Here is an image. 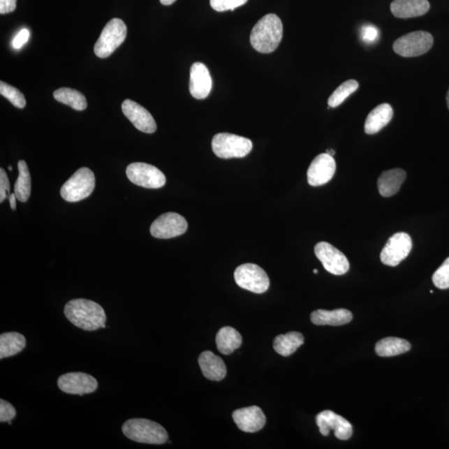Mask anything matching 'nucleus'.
Wrapping results in <instances>:
<instances>
[{
    "mask_svg": "<svg viewBox=\"0 0 449 449\" xmlns=\"http://www.w3.org/2000/svg\"><path fill=\"white\" fill-rule=\"evenodd\" d=\"M10 191V181L6 171L0 169V203H3L7 198V193Z\"/></svg>",
    "mask_w": 449,
    "mask_h": 449,
    "instance_id": "nucleus-36",
    "label": "nucleus"
},
{
    "mask_svg": "<svg viewBox=\"0 0 449 449\" xmlns=\"http://www.w3.org/2000/svg\"><path fill=\"white\" fill-rule=\"evenodd\" d=\"M248 0H210L213 10L218 12L234 10L240 6H244Z\"/></svg>",
    "mask_w": 449,
    "mask_h": 449,
    "instance_id": "nucleus-33",
    "label": "nucleus"
},
{
    "mask_svg": "<svg viewBox=\"0 0 449 449\" xmlns=\"http://www.w3.org/2000/svg\"><path fill=\"white\" fill-rule=\"evenodd\" d=\"M126 32L128 29L123 20L116 18L109 21L96 42L95 54L98 58H108L124 42Z\"/></svg>",
    "mask_w": 449,
    "mask_h": 449,
    "instance_id": "nucleus-6",
    "label": "nucleus"
},
{
    "mask_svg": "<svg viewBox=\"0 0 449 449\" xmlns=\"http://www.w3.org/2000/svg\"><path fill=\"white\" fill-rule=\"evenodd\" d=\"M233 418L238 428L246 433H256L263 429L267 422L263 411L257 406L237 409Z\"/></svg>",
    "mask_w": 449,
    "mask_h": 449,
    "instance_id": "nucleus-18",
    "label": "nucleus"
},
{
    "mask_svg": "<svg viewBox=\"0 0 449 449\" xmlns=\"http://www.w3.org/2000/svg\"><path fill=\"white\" fill-rule=\"evenodd\" d=\"M325 154H329V155H330V156H334V154H335V152H334V150H332V149H331V150H327V151H326V152H325Z\"/></svg>",
    "mask_w": 449,
    "mask_h": 449,
    "instance_id": "nucleus-41",
    "label": "nucleus"
},
{
    "mask_svg": "<svg viewBox=\"0 0 449 449\" xmlns=\"http://www.w3.org/2000/svg\"><path fill=\"white\" fill-rule=\"evenodd\" d=\"M187 226L184 217L175 212H168L156 218L151 226L150 233L155 238L170 239L184 234Z\"/></svg>",
    "mask_w": 449,
    "mask_h": 449,
    "instance_id": "nucleus-11",
    "label": "nucleus"
},
{
    "mask_svg": "<svg viewBox=\"0 0 449 449\" xmlns=\"http://www.w3.org/2000/svg\"><path fill=\"white\" fill-rule=\"evenodd\" d=\"M433 282L439 289L446 290L449 288V257L442 264L433 276Z\"/></svg>",
    "mask_w": 449,
    "mask_h": 449,
    "instance_id": "nucleus-32",
    "label": "nucleus"
},
{
    "mask_svg": "<svg viewBox=\"0 0 449 449\" xmlns=\"http://www.w3.org/2000/svg\"><path fill=\"white\" fill-rule=\"evenodd\" d=\"M411 348V344L404 339L388 337L376 344V352L381 357H392L402 355Z\"/></svg>",
    "mask_w": 449,
    "mask_h": 449,
    "instance_id": "nucleus-27",
    "label": "nucleus"
},
{
    "mask_svg": "<svg viewBox=\"0 0 449 449\" xmlns=\"http://www.w3.org/2000/svg\"><path fill=\"white\" fill-rule=\"evenodd\" d=\"M433 45L434 38L431 34L415 31L397 39L393 49L397 54L404 58H412L428 53Z\"/></svg>",
    "mask_w": 449,
    "mask_h": 449,
    "instance_id": "nucleus-8",
    "label": "nucleus"
},
{
    "mask_svg": "<svg viewBox=\"0 0 449 449\" xmlns=\"http://www.w3.org/2000/svg\"><path fill=\"white\" fill-rule=\"evenodd\" d=\"M361 36L366 43H374L378 37V30L374 25H365L361 30Z\"/></svg>",
    "mask_w": 449,
    "mask_h": 449,
    "instance_id": "nucleus-35",
    "label": "nucleus"
},
{
    "mask_svg": "<svg viewBox=\"0 0 449 449\" xmlns=\"http://www.w3.org/2000/svg\"><path fill=\"white\" fill-rule=\"evenodd\" d=\"M412 247V239L408 234L399 233L392 235L381 251L382 263L389 267H396L406 258Z\"/></svg>",
    "mask_w": 449,
    "mask_h": 449,
    "instance_id": "nucleus-10",
    "label": "nucleus"
},
{
    "mask_svg": "<svg viewBox=\"0 0 449 449\" xmlns=\"http://www.w3.org/2000/svg\"><path fill=\"white\" fill-rule=\"evenodd\" d=\"M335 170H337V163L334 156L327 154L318 155L308 169L309 184L312 186L326 184L332 179Z\"/></svg>",
    "mask_w": 449,
    "mask_h": 449,
    "instance_id": "nucleus-15",
    "label": "nucleus"
},
{
    "mask_svg": "<svg viewBox=\"0 0 449 449\" xmlns=\"http://www.w3.org/2000/svg\"><path fill=\"white\" fill-rule=\"evenodd\" d=\"M304 342L302 334L292 331L285 334L278 335L273 342L274 350L282 356H290L298 350Z\"/></svg>",
    "mask_w": 449,
    "mask_h": 449,
    "instance_id": "nucleus-25",
    "label": "nucleus"
},
{
    "mask_svg": "<svg viewBox=\"0 0 449 449\" xmlns=\"http://www.w3.org/2000/svg\"><path fill=\"white\" fill-rule=\"evenodd\" d=\"M94 189V173L88 168H82L64 183L60 194L67 202L77 203L89 198Z\"/></svg>",
    "mask_w": 449,
    "mask_h": 449,
    "instance_id": "nucleus-5",
    "label": "nucleus"
},
{
    "mask_svg": "<svg viewBox=\"0 0 449 449\" xmlns=\"http://www.w3.org/2000/svg\"><path fill=\"white\" fill-rule=\"evenodd\" d=\"M212 151L218 158L242 159L250 154L252 142L246 138L232 133H218L212 142Z\"/></svg>",
    "mask_w": 449,
    "mask_h": 449,
    "instance_id": "nucleus-4",
    "label": "nucleus"
},
{
    "mask_svg": "<svg viewBox=\"0 0 449 449\" xmlns=\"http://www.w3.org/2000/svg\"><path fill=\"white\" fill-rule=\"evenodd\" d=\"M16 411L14 406L7 401L0 400V422H10L16 416Z\"/></svg>",
    "mask_w": 449,
    "mask_h": 449,
    "instance_id": "nucleus-34",
    "label": "nucleus"
},
{
    "mask_svg": "<svg viewBox=\"0 0 449 449\" xmlns=\"http://www.w3.org/2000/svg\"><path fill=\"white\" fill-rule=\"evenodd\" d=\"M122 110L135 128L145 133H154L156 130V124L151 113L140 104L126 99L122 104Z\"/></svg>",
    "mask_w": 449,
    "mask_h": 449,
    "instance_id": "nucleus-16",
    "label": "nucleus"
},
{
    "mask_svg": "<svg viewBox=\"0 0 449 449\" xmlns=\"http://www.w3.org/2000/svg\"><path fill=\"white\" fill-rule=\"evenodd\" d=\"M216 343L217 350L221 354L228 355L242 346V337L237 330L226 326L218 331Z\"/></svg>",
    "mask_w": 449,
    "mask_h": 449,
    "instance_id": "nucleus-24",
    "label": "nucleus"
},
{
    "mask_svg": "<svg viewBox=\"0 0 449 449\" xmlns=\"http://www.w3.org/2000/svg\"><path fill=\"white\" fill-rule=\"evenodd\" d=\"M30 33L27 29L20 30V32L17 34L14 41L12 42L13 47L15 50H20L23 47L26 43L29 41Z\"/></svg>",
    "mask_w": 449,
    "mask_h": 449,
    "instance_id": "nucleus-37",
    "label": "nucleus"
},
{
    "mask_svg": "<svg viewBox=\"0 0 449 449\" xmlns=\"http://www.w3.org/2000/svg\"><path fill=\"white\" fill-rule=\"evenodd\" d=\"M352 319V313L346 309H337L334 311L317 309L313 311L311 316L312 323L316 325H343L350 323Z\"/></svg>",
    "mask_w": 449,
    "mask_h": 449,
    "instance_id": "nucleus-23",
    "label": "nucleus"
},
{
    "mask_svg": "<svg viewBox=\"0 0 449 449\" xmlns=\"http://www.w3.org/2000/svg\"><path fill=\"white\" fill-rule=\"evenodd\" d=\"M283 24L276 15L270 14L261 18L253 28L250 41L256 51L263 54L272 53L281 42Z\"/></svg>",
    "mask_w": 449,
    "mask_h": 449,
    "instance_id": "nucleus-2",
    "label": "nucleus"
},
{
    "mask_svg": "<svg viewBox=\"0 0 449 449\" xmlns=\"http://www.w3.org/2000/svg\"><path fill=\"white\" fill-rule=\"evenodd\" d=\"M359 82L354 80L344 82L341 86H339L334 93L330 95L328 100L330 108H337L346 101L352 94L359 89Z\"/></svg>",
    "mask_w": 449,
    "mask_h": 449,
    "instance_id": "nucleus-30",
    "label": "nucleus"
},
{
    "mask_svg": "<svg viewBox=\"0 0 449 449\" xmlns=\"http://www.w3.org/2000/svg\"><path fill=\"white\" fill-rule=\"evenodd\" d=\"M0 94L7 98L16 108H24L26 106L24 94L18 89L3 81L0 82Z\"/></svg>",
    "mask_w": 449,
    "mask_h": 449,
    "instance_id": "nucleus-31",
    "label": "nucleus"
},
{
    "mask_svg": "<svg viewBox=\"0 0 449 449\" xmlns=\"http://www.w3.org/2000/svg\"><path fill=\"white\" fill-rule=\"evenodd\" d=\"M57 101L65 104L77 111H84L88 107L85 96L77 90L68 88L57 89L54 93Z\"/></svg>",
    "mask_w": 449,
    "mask_h": 449,
    "instance_id": "nucleus-28",
    "label": "nucleus"
},
{
    "mask_svg": "<svg viewBox=\"0 0 449 449\" xmlns=\"http://www.w3.org/2000/svg\"><path fill=\"white\" fill-rule=\"evenodd\" d=\"M26 346V339L17 332H7L0 335V359L19 354Z\"/></svg>",
    "mask_w": 449,
    "mask_h": 449,
    "instance_id": "nucleus-26",
    "label": "nucleus"
},
{
    "mask_svg": "<svg viewBox=\"0 0 449 449\" xmlns=\"http://www.w3.org/2000/svg\"><path fill=\"white\" fill-rule=\"evenodd\" d=\"M235 281L237 284L253 293L263 294L269 289L270 279L267 274L259 265L247 263L240 265L235 270Z\"/></svg>",
    "mask_w": 449,
    "mask_h": 449,
    "instance_id": "nucleus-7",
    "label": "nucleus"
},
{
    "mask_svg": "<svg viewBox=\"0 0 449 449\" xmlns=\"http://www.w3.org/2000/svg\"><path fill=\"white\" fill-rule=\"evenodd\" d=\"M446 99H447V105H448V108H449V89H448V94H447Z\"/></svg>",
    "mask_w": 449,
    "mask_h": 449,
    "instance_id": "nucleus-42",
    "label": "nucleus"
},
{
    "mask_svg": "<svg viewBox=\"0 0 449 449\" xmlns=\"http://www.w3.org/2000/svg\"><path fill=\"white\" fill-rule=\"evenodd\" d=\"M16 6L17 0H0V14H10L15 10Z\"/></svg>",
    "mask_w": 449,
    "mask_h": 449,
    "instance_id": "nucleus-38",
    "label": "nucleus"
},
{
    "mask_svg": "<svg viewBox=\"0 0 449 449\" xmlns=\"http://www.w3.org/2000/svg\"><path fill=\"white\" fill-rule=\"evenodd\" d=\"M64 315L73 325L86 331H94L106 327L105 311L99 304L93 300H71L64 307Z\"/></svg>",
    "mask_w": 449,
    "mask_h": 449,
    "instance_id": "nucleus-1",
    "label": "nucleus"
},
{
    "mask_svg": "<svg viewBox=\"0 0 449 449\" xmlns=\"http://www.w3.org/2000/svg\"><path fill=\"white\" fill-rule=\"evenodd\" d=\"M18 168L19 177L15 185V194L17 200L21 203H26L31 195V177L27 163L24 160L20 161Z\"/></svg>",
    "mask_w": 449,
    "mask_h": 449,
    "instance_id": "nucleus-29",
    "label": "nucleus"
},
{
    "mask_svg": "<svg viewBox=\"0 0 449 449\" xmlns=\"http://www.w3.org/2000/svg\"><path fill=\"white\" fill-rule=\"evenodd\" d=\"M8 170H10V171H12L13 168H12V167H10H10H8Z\"/></svg>",
    "mask_w": 449,
    "mask_h": 449,
    "instance_id": "nucleus-44",
    "label": "nucleus"
},
{
    "mask_svg": "<svg viewBox=\"0 0 449 449\" xmlns=\"http://www.w3.org/2000/svg\"><path fill=\"white\" fill-rule=\"evenodd\" d=\"M122 430L126 438L134 442L148 444H163L168 434L162 425L146 418H132L126 421Z\"/></svg>",
    "mask_w": 449,
    "mask_h": 449,
    "instance_id": "nucleus-3",
    "label": "nucleus"
},
{
    "mask_svg": "<svg viewBox=\"0 0 449 449\" xmlns=\"http://www.w3.org/2000/svg\"><path fill=\"white\" fill-rule=\"evenodd\" d=\"M315 253L327 272L335 276H342L350 269L347 257L328 242L318 243Z\"/></svg>",
    "mask_w": 449,
    "mask_h": 449,
    "instance_id": "nucleus-12",
    "label": "nucleus"
},
{
    "mask_svg": "<svg viewBox=\"0 0 449 449\" xmlns=\"http://www.w3.org/2000/svg\"><path fill=\"white\" fill-rule=\"evenodd\" d=\"M58 386L64 393L84 395L94 393L97 390V379L90 374L82 372H72L64 374L58 379Z\"/></svg>",
    "mask_w": 449,
    "mask_h": 449,
    "instance_id": "nucleus-13",
    "label": "nucleus"
},
{
    "mask_svg": "<svg viewBox=\"0 0 449 449\" xmlns=\"http://www.w3.org/2000/svg\"><path fill=\"white\" fill-rule=\"evenodd\" d=\"M212 80L210 72L203 63H195L191 68L189 89L191 96L196 99H205L210 94Z\"/></svg>",
    "mask_w": 449,
    "mask_h": 449,
    "instance_id": "nucleus-17",
    "label": "nucleus"
},
{
    "mask_svg": "<svg viewBox=\"0 0 449 449\" xmlns=\"http://www.w3.org/2000/svg\"><path fill=\"white\" fill-rule=\"evenodd\" d=\"M177 0H160V2L163 4V6H171L174 2H176Z\"/></svg>",
    "mask_w": 449,
    "mask_h": 449,
    "instance_id": "nucleus-40",
    "label": "nucleus"
},
{
    "mask_svg": "<svg viewBox=\"0 0 449 449\" xmlns=\"http://www.w3.org/2000/svg\"><path fill=\"white\" fill-rule=\"evenodd\" d=\"M406 179L404 170L395 168L383 172L378 179V189L383 198H390L395 195Z\"/></svg>",
    "mask_w": 449,
    "mask_h": 449,
    "instance_id": "nucleus-21",
    "label": "nucleus"
},
{
    "mask_svg": "<svg viewBox=\"0 0 449 449\" xmlns=\"http://www.w3.org/2000/svg\"><path fill=\"white\" fill-rule=\"evenodd\" d=\"M8 200H10V207H11L12 210L15 211V209H16V207H17L16 206L17 198H16V196H15V193H11L10 195V198H8Z\"/></svg>",
    "mask_w": 449,
    "mask_h": 449,
    "instance_id": "nucleus-39",
    "label": "nucleus"
},
{
    "mask_svg": "<svg viewBox=\"0 0 449 449\" xmlns=\"http://www.w3.org/2000/svg\"><path fill=\"white\" fill-rule=\"evenodd\" d=\"M393 115V108L389 103L381 104L369 112L365 120V132L369 135L378 133L390 123Z\"/></svg>",
    "mask_w": 449,
    "mask_h": 449,
    "instance_id": "nucleus-22",
    "label": "nucleus"
},
{
    "mask_svg": "<svg viewBox=\"0 0 449 449\" xmlns=\"http://www.w3.org/2000/svg\"><path fill=\"white\" fill-rule=\"evenodd\" d=\"M316 424L321 434L328 436L330 430H334V436L338 439L348 440L353 434V428L350 422L341 415L330 411L321 412L316 416Z\"/></svg>",
    "mask_w": 449,
    "mask_h": 449,
    "instance_id": "nucleus-14",
    "label": "nucleus"
},
{
    "mask_svg": "<svg viewBox=\"0 0 449 449\" xmlns=\"http://www.w3.org/2000/svg\"><path fill=\"white\" fill-rule=\"evenodd\" d=\"M314 273L318 274V270L316 269L314 270Z\"/></svg>",
    "mask_w": 449,
    "mask_h": 449,
    "instance_id": "nucleus-43",
    "label": "nucleus"
},
{
    "mask_svg": "<svg viewBox=\"0 0 449 449\" xmlns=\"http://www.w3.org/2000/svg\"><path fill=\"white\" fill-rule=\"evenodd\" d=\"M428 0H395L392 2L391 12L396 18L411 19L426 14L429 10Z\"/></svg>",
    "mask_w": 449,
    "mask_h": 449,
    "instance_id": "nucleus-19",
    "label": "nucleus"
},
{
    "mask_svg": "<svg viewBox=\"0 0 449 449\" xmlns=\"http://www.w3.org/2000/svg\"><path fill=\"white\" fill-rule=\"evenodd\" d=\"M198 363L203 376L212 381H221L226 376L224 361L211 351H204L200 354Z\"/></svg>",
    "mask_w": 449,
    "mask_h": 449,
    "instance_id": "nucleus-20",
    "label": "nucleus"
},
{
    "mask_svg": "<svg viewBox=\"0 0 449 449\" xmlns=\"http://www.w3.org/2000/svg\"><path fill=\"white\" fill-rule=\"evenodd\" d=\"M126 176L133 184L149 189H161L165 184V177L154 165L134 163L128 165L126 170Z\"/></svg>",
    "mask_w": 449,
    "mask_h": 449,
    "instance_id": "nucleus-9",
    "label": "nucleus"
}]
</instances>
